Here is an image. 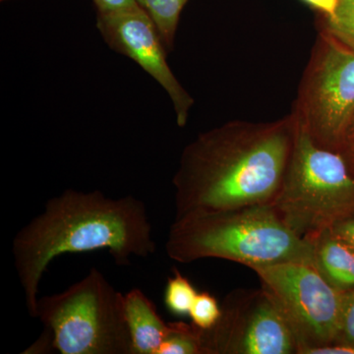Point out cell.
<instances>
[{
	"label": "cell",
	"instance_id": "6da1fadb",
	"mask_svg": "<svg viewBox=\"0 0 354 354\" xmlns=\"http://www.w3.org/2000/svg\"><path fill=\"white\" fill-rule=\"evenodd\" d=\"M298 131L292 113L269 122L228 121L184 148L172 184L176 218L272 203Z\"/></svg>",
	"mask_w": 354,
	"mask_h": 354
},
{
	"label": "cell",
	"instance_id": "7a4b0ae2",
	"mask_svg": "<svg viewBox=\"0 0 354 354\" xmlns=\"http://www.w3.org/2000/svg\"><path fill=\"white\" fill-rule=\"evenodd\" d=\"M108 250L116 265L156 252L145 203L113 199L101 191L67 189L21 228L12 243L14 265L29 315L36 317L39 286L48 266L64 254Z\"/></svg>",
	"mask_w": 354,
	"mask_h": 354
},
{
	"label": "cell",
	"instance_id": "3957f363",
	"mask_svg": "<svg viewBox=\"0 0 354 354\" xmlns=\"http://www.w3.org/2000/svg\"><path fill=\"white\" fill-rule=\"evenodd\" d=\"M165 251L183 264L216 258L250 269L286 262L314 266L313 244L286 227L271 203L176 218Z\"/></svg>",
	"mask_w": 354,
	"mask_h": 354
},
{
	"label": "cell",
	"instance_id": "277c9868",
	"mask_svg": "<svg viewBox=\"0 0 354 354\" xmlns=\"http://www.w3.org/2000/svg\"><path fill=\"white\" fill-rule=\"evenodd\" d=\"M271 204L286 227L311 241L354 216V171L341 153L316 145L298 127L285 178Z\"/></svg>",
	"mask_w": 354,
	"mask_h": 354
},
{
	"label": "cell",
	"instance_id": "5b68a950",
	"mask_svg": "<svg viewBox=\"0 0 354 354\" xmlns=\"http://www.w3.org/2000/svg\"><path fill=\"white\" fill-rule=\"evenodd\" d=\"M124 295L97 268L57 295L39 297L36 317L62 354H133Z\"/></svg>",
	"mask_w": 354,
	"mask_h": 354
},
{
	"label": "cell",
	"instance_id": "8992f818",
	"mask_svg": "<svg viewBox=\"0 0 354 354\" xmlns=\"http://www.w3.org/2000/svg\"><path fill=\"white\" fill-rule=\"evenodd\" d=\"M291 113L312 141L339 152L354 120V50L318 30Z\"/></svg>",
	"mask_w": 354,
	"mask_h": 354
},
{
	"label": "cell",
	"instance_id": "52a82bcc",
	"mask_svg": "<svg viewBox=\"0 0 354 354\" xmlns=\"http://www.w3.org/2000/svg\"><path fill=\"white\" fill-rule=\"evenodd\" d=\"M252 270L288 321L297 342V354L335 344L346 291L337 290L314 266L305 263H279Z\"/></svg>",
	"mask_w": 354,
	"mask_h": 354
},
{
	"label": "cell",
	"instance_id": "ba28073f",
	"mask_svg": "<svg viewBox=\"0 0 354 354\" xmlns=\"http://www.w3.org/2000/svg\"><path fill=\"white\" fill-rule=\"evenodd\" d=\"M203 354L298 353L295 335L264 290H236L225 297L218 323L200 329Z\"/></svg>",
	"mask_w": 354,
	"mask_h": 354
},
{
	"label": "cell",
	"instance_id": "9c48e42d",
	"mask_svg": "<svg viewBox=\"0 0 354 354\" xmlns=\"http://www.w3.org/2000/svg\"><path fill=\"white\" fill-rule=\"evenodd\" d=\"M97 29L111 50L134 60L164 88L174 106L177 125L185 127L194 99L167 64V48L145 9L137 4L111 12H97Z\"/></svg>",
	"mask_w": 354,
	"mask_h": 354
},
{
	"label": "cell",
	"instance_id": "30bf717a",
	"mask_svg": "<svg viewBox=\"0 0 354 354\" xmlns=\"http://www.w3.org/2000/svg\"><path fill=\"white\" fill-rule=\"evenodd\" d=\"M125 318L132 342L133 354H157L160 344L171 332L157 306L143 290L132 288L123 297Z\"/></svg>",
	"mask_w": 354,
	"mask_h": 354
},
{
	"label": "cell",
	"instance_id": "8fae6325",
	"mask_svg": "<svg viewBox=\"0 0 354 354\" xmlns=\"http://www.w3.org/2000/svg\"><path fill=\"white\" fill-rule=\"evenodd\" d=\"M314 266L317 271L341 291L354 288V248L332 230H326L312 239Z\"/></svg>",
	"mask_w": 354,
	"mask_h": 354
},
{
	"label": "cell",
	"instance_id": "7c38bea8",
	"mask_svg": "<svg viewBox=\"0 0 354 354\" xmlns=\"http://www.w3.org/2000/svg\"><path fill=\"white\" fill-rule=\"evenodd\" d=\"M152 18L167 53L174 50L179 20L188 0H136Z\"/></svg>",
	"mask_w": 354,
	"mask_h": 354
},
{
	"label": "cell",
	"instance_id": "4fadbf2b",
	"mask_svg": "<svg viewBox=\"0 0 354 354\" xmlns=\"http://www.w3.org/2000/svg\"><path fill=\"white\" fill-rule=\"evenodd\" d=\"M317 28L354 50V0H339L332 15H317Z\"/></svg>",
	"mask_w": 354,
	"mask_h": 354
},
{
	"label": "cell",
	"instance_id": "5bb4252c",
	"mask_svg": "<svg viewBox=\"0 0 354 354\" xmlns=\"http://www.w3.org/2000/svg\"><path fill=\"white\" fill-rule=\"evenodd\" d=\"M157 354H203L199 328L193 324L171 323V332Z\"/></svg>",
	"mask_w": 354,
	"mask_h": 354
},
{
	"label": "cell",
	"instance_id": "9a60e30c",
	"mask_svg": "<svg viewBox=\"0 0 354 354\" xmlns=\"http://www.w3.org/2000/svg\"><path fill=\"white\" fill-rule=\"evenodd\" d=\"M197 291L177 269L174 276L167 279L165 290V304L171 313L176 316L189 315L191 306L197 295Z\"/></svg>",
	"mask_w": 354,
	"mask_h": 354
},
{
	"label": "cell",
	"instance_id": "2e32d148",
	"mask_svg": "<svg viewBox=\"0 0 354 354\" xmlns=\"http://www.w3.org/2000/svg\"><path fill=\"white\" fill-rule=\"evenodd\" d=\"M193 325L202 330H209L218 323L221 316V306L209 292L197 293L189 311Z\"/></svg>",
	"mask_w": 354,
	"mask_h": 354
},
{
	"label": "cell",
	"instance_id": "e0dca14e",
	"mask_svg": "<svg viewBox=\"0 0 354 354\" xmlns=\"http://www.w3.org/2000/svg\"><path fill=\"white\" fill-rule=\"evenodd\" d=\"M334 344L354 348V288L344 292L339 334Z\"/></svg>",
	"mask_w": 354,
	"mask_h": 354
},
{
	"label": "cell",
	"instance_id": "ac0fdd59",
	"mask_svg": "<svg viewBox=\"0 0 354 354\" xmlns=\"http://www.w3.org/2000/svg\"><path fill=\"white\" fill-rule=\"evenodd\" d=\"M97 12H111L137 6L136 0H93Z\"/></svg>",
	"mask_w": 354,
	"mask_h": 354
},
{
	"label": "cell",
	"instance_id": "d6986e66",
	"mask_svg": "<svg viewBox=\"0 0 354 354\" xmlns=\"http://www.w3.org/2000/svg\"><path fill=\"white\" fill-rule=\"evenodd\" d=\"M330 230L354 248V216L341 221Z\"/></svg>",
	"mask_w": 354,
	"mask_h": 354
},
{
	"label": "cell",
	"instance_id": "ffe728a7",
	"mask_svg": "<svg viewBox=\"0 0 354 354\" xmlns=\"http://www.w3.org/2000/svg\"><path fill=\"white\" fill-rule=\"evenodd\" d=\"M339 153L346 158L354 171V120L344 136Z\"/></svg>",
	"mask_w": 354,
	"mask_h": 354
},
{
	"label": "cell",
	"instance_id": "44dd1931",
	"mask_svg": "<svg viewBox=\"0 0 354 354\" xmlns=\"http://www.w3.org/2000/svg\"><path fill=\"white\" fill-rule=\"evenodd\" d=\"M302 1L315 9L317 13L323 14V15H332L339 3V0H302Z\"/></svg>",
	"mask_w": 354,
	"mask_h": 354
},
{
	"label": "cell",
	"instance_id": "7402d4cb",
	"mask_svg": "<svg viewBox=\"0 0 354 354\" xmlns=\"http://www.w3.org/2000/svg\"><path fill=\"white\" fill-rule=\"evenodd\" d=\"M0 1H7V0H0Z\"/></svg>",
	"mask_w": 354,
	"mask_h": 354
}]
</instances>
